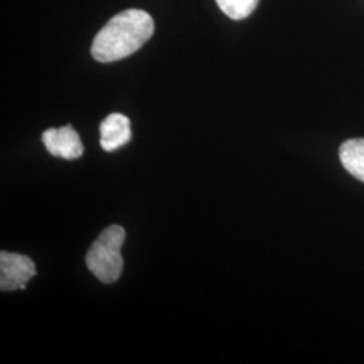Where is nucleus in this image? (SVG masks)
Masks as SVG:
<instances>
[{"instance_id": "obj_7", "label": "nucleus", "mask_w": 364, "mask_h": 364, "mask_svg": "<svg viewBox=\"0 0 364 364\" xmlns=\"http://www.w3.org/2000/svg\"><path fill=\"white\" fill-rule=\"evenodd\" d=\"M258 1L259 0H216L221 11L234 21L247 18L257 9Z\"/></svg>"}, {"instance_id": "obj_4", "label": "nucleus", "mask_w": 364, "mask_h": 364, "mask_svg": "<svg viewBox=\"0 0 364 364\" xmlns=\"http://www.w3.org/2000/svg\"><path fill=\"white\" fill-rule=\"evenodd\" d=\"M42 142L52 156L69 161L77 159L84 153V146L81 144L77 131L70 124L45 131L42 134Z\"/></svg>"}, {"instance_id": "obj_6", "label": "nucleus", "mask_w": 364, "mask_h": 364, "mask_svg": "<svg viewBox=\"0 0 364 364\" xmlns=\"http://www.w3.org/2000/svg\"><path fill=\"white\" fill-rule=\"evenodd\" d=\"M341 165L355 178L364 182V138L348 139L340 146Z\"/></svg>"}, {"instance_id": "obj_1", "label": "nucleus", "mask_w": 364, "mask_h": 364, "mask_svg": "<svg viewBox=\"0 0 364 364\" xmlns=\"http://www.w3.org/2000/svg\"><path fill=\"white\" fill-rule=\"evenodd\" d=\"M154 33L153 18L142 10L115 15L93 39L91 53L99 63H115L141 49Z\"/></svg>"}, {"instance_id": "obj_2", "label": "nucleus", "mask_w": 364, "mask_h": 364, "mask_svg": "<svg viewBox=\"0 0 364 364\" xmlns=\"http://www.w3.org/2000/svg\"><path fill=\"white\" fill-rule=\"evenodd\" d=\"M126 239V231L120 225L107 227L93 242L87 254V266L100 282L114 284L123 272V258L120 254Z\"/></svg>"}, {"instance_id": "obj_5", "label": "nucleus", "mask_w": 364, "mask_h": 364, "mask_svg": "<svg viewBox=\"0 0 364 364\" xmlns=\"http://www.w3.org/2000/svg\"><path fill=\"white\" fill-rule=\"evenodd\" d=\"M131 139V127L129 117L122 114H111L100 124V146L103 150L111 153L119 147L129 144Z\"/></svg>"}, {"instance_id": "obj_3", "label": "nucleus", "mask_w": 364, "mask_h": 364, "mask_svg": "<svg viewBox=\"0 0 364 364\" xmlns=\"http://www.w3.org/2000/svg\"><path fill=\"white\" fill-rule=\"evenodd\" d=\"M37 274L34 262L26 255L0 252V289L1 291L25 290L26 284Z\"/></svg>"}]
</instances>
